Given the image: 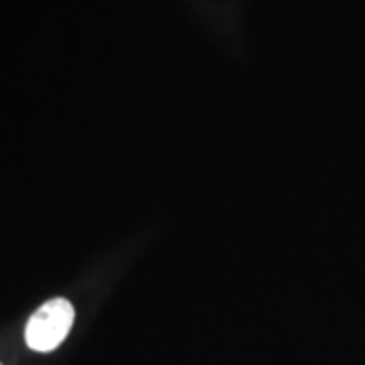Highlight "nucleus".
<instances>
[{
  "mask_svg": "<svg viewBox=\"0 0 365 365\" xmlns=\"http://www.w3.org/2000/svg\"><path fill=\"white\" fill-rule=\"evenodd\" d=\"M76 311L67 299H51L31 314L25 327V341L33 351L49 353L57 349L73 327Z\"/></svg>",
  "mask_w": 365,
  "mask_h": 365,
  "instance_id": "f257e3e1",
  "label": "nucleus"
}]
</instances>
